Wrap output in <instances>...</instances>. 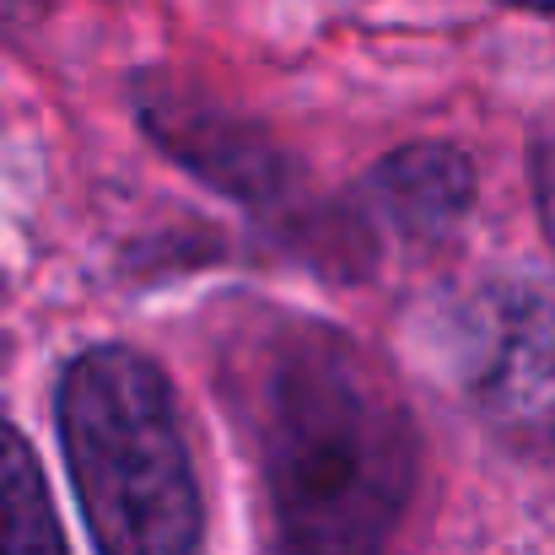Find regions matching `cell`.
I'll use <instances>...</instances> for the list:
<instances>
[{
  "label": "cell",
  "instance_id": "6da1fadb",
  "mask_svg": "<svg viewBox=\"0 0 555 555\" xmlns=\"http://www.w3.org/2000/svg\"><path fill=\"white\" fill-rule=\"evenodd\" d=\"M259 453L292 555H388L415 496L421 442L393 377L357 340L297 324L270 346Z\"/></svg>",
  "mask_w": 555,
  "mask_h": 555
},
{
  "label": "cell",
  "instance_id": "ba28073f",
  "mask_svg": "<svg viewBox=\"0 0 555 555\" xmlns=\"http://www.w3.org/2000/svg\"><path fill=\"white\" fill-rule=\"evenodd\" d=\"M513 5H534V11H555V0H513Z\"/></svg>",
  "mask_w": 555,
  "mask_h": 555
},
{
  "label": "cell",
  "instance_id": "7a4b0ae2",
  "mask_svg": "<svg viewBox=\"0 0 555 555\" xmlns=\"http://www.w3.org/2000/svg\"><path fill=\"white\" fill-rule=\"evenodd\" d=\"M60 448L103 555H194L199 480L163 367L130 346L81 351L54 393Z\"/></svg>",
  "mask_w": 555,
  "mask_h": 555
},
{
  "label": "cell",
  "instance_id": "3957f363",
  "mask_svg": "<svg viewBox=\"0 0 555 555\" xmlns=\"http://www.w3.org/2000/svg\"><path fill=\"white\" fill-rule=\"evenodd\" d=\"M469 404L518 442H555V292L529 281L486 286L459 324Z\"/></svg>",
  "mask_w": 555,
  "mask_h": 555
},
{
  "label": "cell",
  "instance_id": "9c48e42d",
  "mask_svg": "<svg viewBox=\"0 0 555 555\" xmlns=\"http://www.w3.org/2000/svg\"><path fill=\"white\" fill-rule=\"evenodd\" d=\"M11 5H22V0H0V11H11Z\"/></svg>",
  "mask_w": 555,
  "mask_h": 555
},
{
  "label": "cell",
  "instance_id": "8992f818",
  "mask_svg": "<svg viewBox=\"0 0 555 555\" xmlns=\"http://www.w3.org/2000/svg\"><path fill=\"white\" fill-rule=\"evenodd\" d=\"M0 555H70L43 469L16 426L0 421Z\"/></svg>",
  "mask_w": 555,
  "mask_h": 555
},
{
  "label": "cell",
  "instance_id": "5b68a950",
  "mask_svg": "<svg viewBox=\"0 0 555 555\" xmlns=\"http://www.w3.org/2000/svg\"><path fill=\"white\" fill-rule=\"evenodd\" d=\"M367 199L393 232L426 243V237L453 232V221L469 210L475 168L459 146H442V141L399 146L367 173Z\"/></svg>",
  "mask_w": 555,
  "mask_h": 555
},
{
  "label": "cell",
  "instance_id": "52a82bcc",
  "mask_svg": "<svg viewBox=\"0 0 555 555\" xmlns=\"http://www.w3.org/2000/svg\"><path fill=\"white\" fill-rule=\"evenodd\" d=\"M534 205H540V227L555 248V135L540 141V152H534Z\"/></svg>",
  "mask_w": 555,
  "mask_h": 555
},
{
  "label": "cell",
  "instance_id": "277c9868",
  "mask_svg": "<svg viewBox=\"0 0 555 555\" xmlns=\"http://www.w3.org/2000/svg\"><path fill=\"white\" fill-rule=\"evenodd\" d=\"M141 119L146 130L184 163L194 173H205L216 189L237 194V199H270L281 194L286 173H281V157L270 152V141L259 130H243L232 125L227 114H210V108H194L184 98H168V103H141Z\"/></svg>",
  "mask_w": 555,
  "mask_h": 555
}]
</instances>
